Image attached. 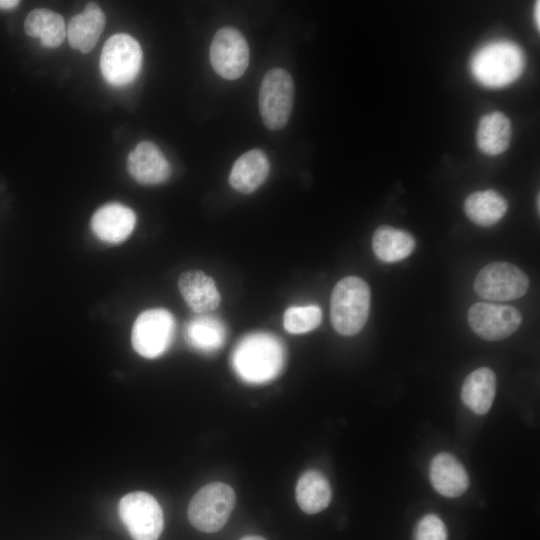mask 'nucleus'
Here are the masks:
<instances>
[{"label": "nucleus", "instance_id": "f257e3e1", "mask_svg": "<svg viewBox=\"0 0 540 540\" xmlns=\"http://www.w3.org/2000/svg\"><path fill=\"white\" fill-rule=\"evenodd\" d=\"M282 341L267 332L244 336L231 354V365L237 376L249 384H263L275 379L285 364Z\"/></svg>", "mask_w": 540, "mask_h": 540}, {"label": "nucleus", "instance_id": "f03ea898", "mask_svg": "<svg viewBox=\"0 0 540 540\" xmlns=\"http://www.w3.org/2000/svg\"><path fill=\"white\" fill-rule=\"evenodd\" d=\"M523 50L509 40H495L481 46L471 57L473 78L487 88H502L517 80L524 71Z\"/></svg>", "mask_w": 540, "mask_h": 540}, {"label": "nucleus", "instance_id": "7ed1b4c3", "mask_svg": "<svg viewBox=\"0 0 540 540\" xmlns=\"http://www.w3.org/2000/svg\"><path fill=\"white\" fill-rule=\"evenodd\" d=\"M370 310V288L361 278L348 276L334 287L330 300V318L341 335L359 333L367 322Z\"/></svg>", "mask_w": 540, "mask_h": 540}, {"label": "nucleus", "instance_id": "20e7f679", "mask_svg": "<svg viewBox=\"0 0 540 540\" xmlns=\"http://www.w3.org/2000/svg\"><path fill=\"white\" fill-rule=\"evenodd\" d=\"M235 503L236 495L232 487L221 482L207 484L189 503V521L202 532H217L227 523Z\"/></svg>", "mask_w": 540, "mask_h": 540}, {"label": "nucleus", "instance_id": "39448f33", "mask_svg": "<svg viewBox=\"0 0 540 540\" xmlns=\"http://www.w3.org/2000/svg\"><path fill=\"white\" fill-rule=\"evenodd\" d=\"M142 65L140 44L127 34H115L104 44L100 56V70L113 86H125L139 74Z\"/></svg>", "mask_w": 540, "mask_h": 540}, {"label": "nucleus", "instance_id": "423d86ee", "mask_svg": "<svg viewBox=\"0 0 540 540\" xmlns=\"http://www.w3.org/2000/svg\"><path fill=\"white\" fill-rule=\"evenodd\" d=\"M118 513L133 540H157L163 531L162 508L149 493L126 494L119 501Z\"/></svg>", "mask_w": 540, "mask_h": 540}, {"label": "nucleus", "instance_id": "0eeeda50", "mask_svg": "<svg viewBox=\"0 0 540 540\" xmlns=\"http://www.w3.org/2000/svg\"><path fill=\"white\" fill-rule=\"evenodd\" d=\"M294 84L288 71L269 70L260 85L259 110L265 126L270 130L282 129L292 112Z\"/></svg>", "mask_w": 540, "mask_h": 540}, {"label": "nucleus", "instance_id": "6e6552de", "mask_svg": "<svg viewBox=\"0 0 540 540\" xmlns=\"http://www.w3.org/2000/svg\"><path fill=\"white\" fill-rule=\"evenodd\" d=\"M174 332L175 320L169 311L162 308L145 310L134 321L131 343L140 356L157 358L170 347Z\"/></svg>", "mask_w": 540, "mask_h": 540}, {"label": "nucleus", "instance_id": "1a4fd4ad", "mask_svg": "<svg viewBox=\"0 0 540 540\" xmlns=\"http://www.w3.org/2000/svg\"><path fill=\"white\" fill-rule=\"evenodd\" d=\"M529 279L517 266L507 262H492L483 267L474 281L476 293L486 300L508 301L522 297Z\"/></svg>", "mask_w": 540, "mask_h": 540}, {"label": "nucleus", "instance_id": "9d476101", "mask_svg": "<svg viewBox=\"0 0 540 540\" xmlns=\"http://www.w3.org/2000/svg\"><path fill=\"white\" fill-rule=\"evenodd\" d=\"M210 62L222 78H240L249 64V47L242 33L232 27L220 28L211 42Z\"/></svg>", "mask_w": 540, "mask_h": 540}, {"label": "nucleus", "instance_id": "9b49d317", "mask_svg": "<svg viewBox=\"0 0 540 540\" xmlns=\"http://www.w3.org/2000/svg\"><path fill=\"white\" fill-rule=\"evenodd\" d=\"M468 323L482 339L498 341L507 338L520 327L522 315L513 306L478 302L468 311Z\"/></svg>", "mask_w": 540, "mask_h": 540}, {"label": "nucleus", "instance_id": "f8f14e48", "mask_svg": "<svg viewBox=\"0 0 540 540\" xmlns=\"http://www.w3.org/2000/svg\"><path fill=\"white\" fill-rule=\"evenodd\" d=\"M136 215L132 209L120 203H108L100 207L91 218V230L102 242L118 244L133 232Z\"/></svg>", "mask_w": 540, "mask_h": 540}, {"label": "nucleus", "instance_id": "ddd939ff", "mask_svg": "<svg viewBox=\"0 0 540 540\" xmlns=\"http://www.w3.org/2000/svg\"><path fill=\"white\" fill-rule=\"evenodd\" d=\"M127 170L142 185H158L168 180L171 167L160 149L150 141L139 143L128 155Z\"/></svg>", "mask_w": 540, "mask_h": 540}, {"label": "nucleus", "instance_id": "4468645a", "mask_svg": "<svg viewBox=\"0 0 540 540\" xmlns=\"http://www.w3.org/2000/svg\"><path fill=\"white\" fill-rule=\"evenodd\" d=\"M178 288L186 304L197 314L209 313L220 304L214 280L202 271L183 272L178 279Z\"/></svg>", "mask_w": 540, "mask_h": 540}, {"label": "nucleus", "instance_id": "2eb2a0df", "mask_svg": "<svg viewBox=\"0 0 540 540\" xmlns=\"http://www.w3.org/2000/svg\"><path fill=\"white\" fill-rule=\"evenodd\" d=\"M429 477L434 489L449 498L461 496L469 486L464 466L450 453H440L432 459Z\"/></svg>", "mask_w": 540, "mask_h": 540}, {"label": "nucleus", "instance_id": "dca6fc26", "mask_svg": "<svg viewBox=\"0 0 540 540\" xmlns=\"http://www.w3.org/2000/svg\"><path fill=\"white\" fill-rule=\"evenodd\" d=\"M106 19L103 11L95 3H88L83 12L72 17L66 28L70 46L82 53L90 52L96 45Z\"/></svg>", "mask_w": 540, "mask_h": 540}, {"label": "nucleus", "instance_id": "f3484780", "mask_svg": "<svg viewBox=\"0 0 540 540\" xmlns=\"http://www.w3.org/2000/svg\"><path fill=\"white\" fill-rule=\"evenodd\" d=\"M269 169L266 154L259 149H252L235 161L230 171L229 183L240 193H252L265 182Z\"/></svg>", "mask_w": 540, "mask_h": 540}, {"label": "nucleus", "instance_id": "a211bd4d", "mask_svg": "<svg viewBox=\"0 0 540 540\" xmlns=\"http://www.w3.org/2000/svg\"><path fill=\"white\" fill-rule=\"evenodd\" d=\"M184 335L193 349L210 354L224 345L226 329L219 318L207 313L198 314L186 323Z\"/></svg>", "mask_w": 540, "mask_h": 540}, {"label": "nucleus", "instance_id": "6ab92c4d", "mask_svg": "<svg viewBox=\"0 0 540 540\" xmlns=\"http://www.w3.org/2000/svg\"><path fill=\"white\" fill-rule=\"evenodd\" d=\"M496 386V376L493 370L480 367L465 378L461 389V399L475 414L483 415L492 406Z\"/></svg>", "mask_w": 540, "mask_h": 540}, {"label": "nucleus", "instance_id": "aec40b11", "mask_svg": "<svg viewBox=\"0 0 540 540\" xmlns=\"http://www.w3.org/2000/svg\"><path fill=\"white\" fill-rule=\"evenodd\" d=\"M512 135L509 118L500 111L484 115L477 127L478 148L488 155H499L507 150Z\"/></svg>", "mask_w": 540, "mask_h": 540}, {"label": "nucleus", "instance_id": "412c9836", "mask_svg": "<svg viewBox=\"0 0 540 540\" xmlns=\"http://www.w3.org/2000/svg\"><path fill=\"white\" fill-rule=\"evenodd\" d=\"M416 245L407 231L392 226H379L372 237V247L377 258L383 262H398L408 257Z\"/></svg>", "mask_w": 540, "mask_h": 540}, {"label": "nucleus", "instance_id": "4be33fe9", "mask_svg": "<svg viewBox=\"0 0 540 540\" xmlns=\"http://www.w3.org/2000/svg\"><path fill=\"white\" fill-rule=\"evenodd\" d=\"M295 494L303 512L316 514L329 505L332 491L327 478L321 472L308 470L300 476Z\"/></svg>", "mask_w": 540, "mask_h": 540}, {"label": "nucleus", "instance_id": "5701e85b", "mask_svg": "<svg viewBox=\"0 0 540 540\" xmlns=\"http://www.w3.org/2000/svg\"><path fill=\"white\" fill-rule=\"evenodd\" d=\"M507 209L506 199L495 190L473 192L464 202L466 216L483 227L496 224L506 214Z\"/></svg>", "mask_w": 540, "mask_h": 540}, {"label": "nucleus", "instance_id": "b1692460", "mask_svg": "<svg viewBox=\"0 0 540 540\" xmlns=\"http://www.w3.org/2000/svg\"><path fill=\"white\" fill-rule=\"evenodd\" d=\"M24 30L28 36L39 38L42 45L48 48L60 46L66 37L63 17L44 8L32 10L28 14Z\"/></svg>", "mask_w": 540, "mask_h": 540}, {"label": "nucleus", "instance_id": "393cba45", "mask_svg": "<svg viewBox=\"0 0 540 540\" xmlns=\"http://www.w3.org/2000/svg\"><path fill=\"white\" fill-rule=\"evenodd\" d=\"M321 321L322 311L317 305L289 307L283 317L284 328L291 334L309 332L318 327Z\"/></svg>", "mask_w": 540, "mask_h": 540}, {"label": "nucleus", "instance_id": "a878e982", "mask_svg": "<svg viewBox=\"0 0 540 540\" xmlns=\"http://www.w3.org/2000/svg\"><path fill=\"white\" fill-rule=\"evenodd\" d=\"M415 540H447V529L435 514H427L417 525Z\"/></svg>", "mask_w": 540, "mask_h": 540}, {"label": "nucleus", "instance_id": "bb28decb", "mask_svg": "<svg viewBox=\"0 0 540 540\" xmlns=\"http://www.w3.org/2000/svg\"><path fill=\"white\" fill-rule=\"evenodd\" d=\"M19 4L17 0H0L1 9H12Z\"/></svg>", "mask_w": 540, "mask_h": 540}, {"label": "nucleus", "instance_id": "cd10ccee", "mask_svg": "<svg viewBox=\"0 0 540 540\" xmlns=\"http://www.w3.org/2000/svg\"><path fill=\"white\" fill-rule=\"evenodd\" d=\"M539 8H540V2L537 1L535 3V6H534V22H535V26L537 27V29L539 30V26H540V18H539Z\"/></svg>", "mask_w": 540, "mask_h": 540}, {"label": "nucleus", "instance_id": "c85d7f7f", "mask_svg": "<svg viewBox=\"0 0 540 540\" xmlns=\"http://www.w3.org/2000/svg\"><path fill=\"white\" fill-rule=\"evenodd\" d=\"M240 540H266L265 538L258 535H249L241 538Z\"/></svg>", "mask_w": 540, "mask_h": 540}, {"label": "nucleus", "instance_id": "c756f323", "mask_svg": "<svg viewBox=\"0 0 540 540\" xmlns=\"http://www.w3.org/2000/svg\"><path fill=\"white\" fill-rule=\"evenodd\" d=\"M537 210L539 211V195H537Z\"/></svg>", "mask_w": 540, "mask_h": 540}]
</instances>
